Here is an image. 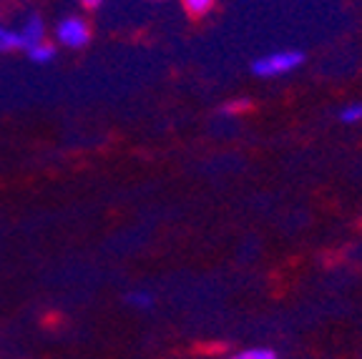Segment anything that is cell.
<instances>
[{
	"label": "cell",
	"mask_w": 362,
	"mask_h": 359,
	"mask_svg": "<svg viewBox=\"0 0 362 359\" xmlns=\"http://www.w3.org/2000/svg\"><path fill=\"white\" fill-rule=\"evenodd\" d=\"M126 304H131L136 309H148L153 307V294L146 292V289H134V292L126 294Z\"/></svg>",
	"instance_id": "obj_8"
},
{
	"label": "cell",
	"mask_w": 362,
	"mask_h": 359,
	"mask_svg": "<svg viewBox=\"0 0 362 359\" xmlns=\"http://www.w3.org/2000/svg\"><path fill=\"white\" fill-rule=\"evenodd\" d=\"M229 359H277V352L269 347H249V349H242V352L232 354Z\"/></svg>",
	"instance_id": "obj_7"
},
{
	"label": "cell",
	"mask_w": 362,
	"mask_h": 359,
	"mask_svg": "<svg viewBox=\"0 0 362 359\" xmlns=\"http://www.w3.org/2000/svg\"><path fill=\"white\" fill-rule=\"evenodd\" d=\"M81 6H83V8H88V11H93V8H98V6H101V0H81Z\"/></svg>",
	"instance_id": "obj_11"
},
{
	"label": "cell",
	"mask_w": 362,
	"mask_h": 359,
	"mask_svg": "<svg viewBox=\"0 0 362 359\" xmlns=\"http://www.w3.org/2000/svg\"><path fill=\"white\" fill-rule=\"evenodd\" d=\"M56 40L63 45V48H74V51L86 48L90 40L88 20H83V18H78V16L63 18V20L56 25Z\"/></svg>",
	"instance_id": "obj_2"
},
{
	"label": "cell",
	"mask_w": 362,
	"mask_h": 359,
	"mask_svg": "<svg viewBox=\"0 0 362 359\" xmlns=\"http://www.w3.org/2000/svg\"><path fill=\"white\" fill-rule=\"evenodd\" d=\"M181 6L192 18H204L206 13H211L214 0H181Z\"/></svg>",
	"instance_id": "obj_6"
},
{
	"label": "cell",
	"mask_w": 362,
	"mask_h": 359,
	"mask_svg": "<svg viewBox=\"0 0 362 359\" xmlns=\"http://www.w3.org/2000/svg\"><path fill=\"white\" fill-rule=\"evenodd\" d=\"M18 33H21L23 45H25V48H30V45L45 40V23H43V18H40V16H30L28 20H25V25H23Z\"/></svg>",
	"instance_id": "obj_3"
},
{
	"label": "cell",
	"mask_w": 362,
	"mask_h": 359,
	"mask_svg": "<svg viewBox=\"0 0 362 359\" xmlns=\"http://www.w3.org/2000/svg\"><path fill=\"white\" fill-rule=\"evenodd\" d=\"M339 121H342V124H362V101L347 103V106L339 111Z\"/></svg>",
	"instance_id": "obj_9"
},
{
	"label": "cell",
	"mask_w": 362,
	"mask_h": 359,
	"mask_svg": "<svg viewBox=\"0 0 362 359\" xmlns=\"http://www.w3.org/2000/svg\"><path fill=\"white\" fill-rule=\"evenodd\" d=\"M249 106H252V103H249L247 98H237L234 103H226V106L221 108V113H242V111H247Z\"/></svg>",
	"instance_id": "obj_10"
},
{
	"label": "cell",
	"mask_w": 362,
	"mask_h": 359,
	"mask_svg": "<svg viewBox=\"0 0 362 359\" xmlns=\"http://www.w3.org/2000/svg\"><path fill=\"white\" fill-rule=\"evenodd\" d=\"M25 53H28V58L33 63H51L56 58V45L51 40H40V43L25 48Z\"/></svg>",
	"instance_id": "obj_4"
},
{
	"label": "cell",
	"mask_w": 362,
	"mask_h": 359,
	"mask_svg": "<svg viewBox=\"0 0 362 359\" xmlns=\"http://www.w3.org/2000/svg\"><path fill=\"white\" fill-rule=\"evenodd\" d=\"M21 48H25L21 33L13 28H6V25L0 23V53H13V51H21Z\"/></svg>",
	"instance_id": "obj_5"
},
{
	"label": "cell",
	"mask_w": 362,
	"mask_h": 359,
	"mask_svg": "<svg viewBox=\"0 0 362 359\" xmlns=\"http://www.w3.org/2000/svg\"><path fill=\"white\" fill-rule=\"evenodd\" d=\"M305 61V53L300 51H277L269 56H262L252 63V73L259 78H277V76L292 73L294 68H300Z\"/></svg>",
	"instance_id": "obj_1"
}]
</instances>
